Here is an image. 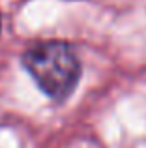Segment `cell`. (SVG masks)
I'll list each match as a JSON object with an SVG mask.
<instances>
[{"label": "cell", "mask_w": 146, "mask_h": 148, "mask_svg": "<svg viewBox=\"0 0 146 148\" xmlns=\"http://www.w3.org/2000/svg\"><path fill=\"white\" fill-rule=\"evenodd\" d=\"M0 25H2V19H0Z\"/></svg>", "instance_id": "2"}, {"label": "cell", "mask_w": 146, "mask_h": 148, "mask_svg": "<svg viewBox=\"0 0 146 148\" xmlns=\"http://www.w3.org/2000/svg\"><path fill=\"white\" fill-rule=\"evenodd\" d=\"M23 64L40 88L56 101H64L81 79V62L64 41H41L23 54Z\"/></svg>", "instance_id": "1"}]
</instances>
